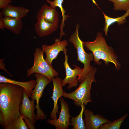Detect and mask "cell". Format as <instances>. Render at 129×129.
Here are the masks:
<instances>
[{"label":"cell","mask_w":129,"mask_h":129,"mask_svg":"<svg viewBox=\"0 0 129 129\" xmlns=\"http://www.w3.org/2000/svg\"><path fill=\"white\" fill-rule=\"evenodd\" d=\"M23 88L12 83H0V110L4 119L5 129L20 114V107L23 98Z\"/></svg>","instance_id":"6da1fadb"},{"label":"cell","mask_w":129,"mask_h":129,"mask_svg":"<svg viewBox=\"0 0 129 129\" xmlns=\"http://www.w3.org/2000/svg\"><path fill=\"white\" fill-rule=\"evenodd\" d=\"M84 45L87 50L93 53V60L96 64H101V62L99 61L101 59L105 64L108 65L111 62L114 64L117 70L120 69L121 64L118 60L115 53L113 48L107 45L102 33L98 32L94 41L84 42Z\"/></svg>","instance_id":"7a4b0ae2"},{"label":"cell","mask_w":129,"mask_h":129,"mask_svg":"<svg viewBox=\"0 0 129 129\" xmlns=\"http://www.w3.org/2000/svg\"><path fill=\"white\" fill-rule=\"evenodd\" d=\"M97 70L96 68L93 67L77 89L69 93L64 92L62 96L73 100L74 104L77 106L86 105L88 102H91L90 92L91 84L93 82H96L94 75Z\"/></svg>","instance_id":"3957f363"},{"label":"cell","mask_w":129,"mask_h":129,"mask_svg":"<svg viewBox=\"0 0 129 129\" xmlns=\"http://www.w3.org/2000/svg\"><path fill=\"white\" fill-rule=\"evenodd\" d=\"M79 23L76 25L75 30L71 35L69 41L73 44L76 49L77 60L84 65L83 71L77 78L79 82H81L84 80L86 75L93 68L90 65V63L94 60V56L92 52L88 53L84 49V42L80 39L79 35Z\"/></svg>","instance_id":"277c9868"},{"label":"cell","mask_w":129,"mask_h":129,"mask_svg":"<svg viewBox=\"0 0 129 129\" xmlns=\"http://www.w3.org/2000/svg\"><path fill=\"white\" fill-rule=\"evenodd\" d=\"M44 53L42 49L36 48L33 54L34 64L30 69L27 70V77L33 73H38L45 76L51 82L53 78L58 76V74L44 59Z\"/></svg>","instance_id":"5b68a950"},{"label":"cell","mask_w":129,"mask_h":129,"mask_svg":"<svg viewBox=\"0 0 129 129\" xmlns=\"http://www.w3.org/2000/svg\"><path fill=\"white\" fill-rule=\"evenodd\" d=\"M36 83L34 89L32 91L30 98L35 100L36 104L35 106L37 110V120L45 119L46 115L41 109L39 106L40 98L42 96L44 90L46 86L51 81L44 75L38 73H35Z\"/></svg>","instance_id":"8992f818"},{"label":"cell","mask_w":129,"mask_h":129,"mask_svg":"<svg viewBox=\"0 0 129 129\" xmlns=\"http://www.w3.org/2000/svg\"><path fill=\"white\" fill-rule=\"evenodd\" d=\"M35 100H30L26 92L24 89L22 102L19 110L20 114L24 117L25 122L29 129H35L34 125L37 120L36 115L34 113Z\"/></svg>","instance_id":"52a82bcc"},{"label":"cell","mask_w":129,"mask_h":129,"mask_svg":"<svg viewBox=\"0 0 129 129\" xmlns=\"http://www.w3.org/2000/svg\"><path fill=\"white\" fill-rule=\"evenodd\" d=\"M65 55V61L63 63L65 72L66 75L65 78L62 81V86H65L68 84L67 88L71 89L73 87H76L79 84V81L77 77L80 75L82 73L83 69L79 66L73 65L75 68L72 69L70 66L68 62V57L67 54V49L63 51Z\"/></svg>","instance_id":"ba28073f"},{"label":"cell","mask_w":129,"mask_h":129,"mask_svg":"<svg viewBox=\"0 0 129 129\" xmlns=\"http://www.w3.org/2000/svg\"><path fill=\"white\" fill-rule=\"evenodd\" d=\"M61 110L58 119H49L46 122L54 126L56 129H67L70 125L69 108L67 102L62 97L60 99Z\"/></svg>","instance_id":"9c48e42d"},{"label":"cell","mask_w":129,"mask_h":129,"mask_svg":"<svg viewBox=\"0 0 129 129\" xmlns=\"http://www.w3.org/2000/svg\"><path fill=\"white\" fill-rule=\"evenodd\" d=\"M68 45L67 41L64 40L61 41L59 38H56L54 43L50 45L43 44L42 47V49L46 54L45 60L51 66H52L53 60L57 59L59 53L63 51Z\"/></svg>","instance_id":"30bf717a"},{"label":"cell","mask_w":129,"mask_h":129,"mask_svg":"<svg viewBox=\"0 0 129 129\" xmlns=\"http://www.w3.org/2000/svg\"><path fill=\"white\" fill-rule=\"evenodd\" d=\"M84 113L86 129H98L103 124L111 121L102 115H95L92 111L87 109H85Z\"/></svg>","instance_id":"8fae6325"},{"label":"cell","mask_w":129,"mask_h":129,"mask_svg":"<svg viewBox=\"0 0 129 129\" xmlns=\"http://www.w3.org/2000/svg\"><path fill=\"white\" fill-rule=\"evenodd\" d=\"M53 88L52 96L51 97L54 101V107L50 114V119H57L59 107L58 102L59 99L62 96L64 91L61 82L62 80L58 76L54 77L52 80Z\"/></svg>","instance_id":"7c38bea8"},{"label":"cell","mask_w":129,"mask_h":129,"mask_svg":"<svg viewBox=\"0 0 129 129\" xmlns=\"http://www.w3.org/2000/svg\"><path fill=\"white\" fill-rule=\"evenodd\" d=\"M59 14L56 8L49 6L45 4L38 11L37 20L41 18L48 22L58 24L59 22Z\"/></svg>","instance_id":"4fadbf2b"},{"label":"cell","mask_w":129,"mask_h":129,"mask_svg":"<svg viewBox=\"0 0 129 129\" xmlns=\"http://www.w3.org/2000/svg\"><path fill=\"white\" fill-rule=\"evenodd\" d=\"M22 27L21 19L7 16L0 17V28L2 30L6 28L18 35L20 33Z\"/></svg>","instance_id":"5bb4252c"},{"label":"cell","mask_w":129,"mask_h":129,"mask_svg":"<svg viewBox=\"0 0 129 129\" xmlns=\"http://www.w3.org/2000/svg\"><path fill=\"white\" fill-rule=\"evenodd\" d=\"M34 25L37 35L41 38L47 36L53 33L57 29L58 24L48 22L41 18L38 20Z\"/></svg>","instance_id":"9a60e30c"},{"label":"cell","mask_w":129,"mask_h":129,"mask_svg":"<svg viewBox=\"0 0 129 129\" xmlns=\"http://www.w3.org/2000/svg\"><path fill=\"white\" fill-rule=\"evenodd\" d=\"M29 11L27 9L24 7L14 6L10 5L2 9L0 12V16H7L21 19L27 16Z\"/></svg>","instance_id":"2e32d148"},{"label":"cell","mask_w":129,"mask_h":129,"mask_svg":"<svg viewBox=\"0 0 129 129\" xmlns=\"http://www.w3.org/2000/svg\"><path fill=\"white\" fill-rule=\"evenodd\" d=\"M7 83L18 85L22 87L25 90L28 96L30 97L33 89L36 83V81L32 80L26 82H20L8 78L0 75V83Z\"/></svg>","instance_id":"e0dca14e"},{"label":"cell","mask_w":129,"mask_h":129,"mask_svg":"<svg viewBox=\"0 0 129 129\" xmlns=\"http://www.w3.org/2000/svg\"><path fill=\"white\" fill-rule=\"evenodd\" d=\"M105 21L104 27L103 29L105 35L107 36L108 29L109 27L113 23L117 22L118 25L124 24L126 22V18L129 16V9L123 16L116 18L109 17L103 12Z\"/></svg>","instance_id":"ac0fdd59"},{"label":"cell","mask_w":129,"mask_h":129,"mask_svg":"<svg viewBox=\"0 0 129 129\" xmlns=\"http://www.w3.org/2000/svg\"><path fill=\"white\" fill-rule=\"evenodd\" d=\"M63 1L64 0H54L52 1L49 0H46V1L49 4L50 6L55 8L57 7H58L61 10L62 19L60 27V32L59 39H60L63 36L65 35L63 30L64 27L65 26L64 22L70 17L68 15H65V10L63 6Z\"/></svg>","instance_id":"d6986e66"},{"label":"cell","mask_w":129,"mask_h":129,"mask_svg":"<svg viewBox=\"0 0 129 129\" xmlns=\"http://www.w3.org/2000/svg\"><path fill=\"white\" fill-rule=\"evenodd\" d=\"M81 109L79 114L75 117H71L70 125L73 126L72 129H86L83 115L85 109V106H81Z\"/></svg>","instance_id":"ffe728a7"},{"label":"cell","mask_w":129,"mask_h":129,"mask_svg":"<svg viewBox=\"0 0 129 129\" xmlns=\"http://www.w3.org/2000/svg\"><path fill=\"white\" fill-rule=\"evenodd\" d=\"M24 117L21 114L17 119L12 121L7 126L6 129H28V127L24 122Z\"/></svg>","instance_id":"44dd1931"},{"label":"cell","mask_w":129,"mask_h":129,"mask_svg":"<svg viewBox=\"0 0 129 129\" xmlns=\"http://www.w3.org/2000/svg\"><path fill=\"white\" fill-rule=\"evenodd\" d=\"M128 114H126L119 119L114 121L106 123L103 124L99 129H119L122 123Z\"/></svg>","instance_id":"7402d4cb"},{"label":"cell","mask_w":129,"mask_h":129,"mask_svg":"<svg viewBox=\"0 0 129 129\" xmlns=\"http://www.w3.org/2000/svg\"><path fill=\"white\" fill-rule=\"evenodd\" d=\"M113 3L114 11L124 10L127 11L129 9V0H108Z\"/></svg>","instance_id":"603a6c76"},{"label":"cell","mask_w":129,"mask_h":129,"mask_svg":"<svg viewBox=\"0 0 129 129\" xmlns=\"http://www.w3.org/2000/svg\"><path fill=\"white\" fill-rule=\"evenodd\" d=\"M12 0H0V9H4L10 5Z\"/></svg>","instance_id":"cb8c5ba5"},{"label":"cell","mask_w":129,"mask_h":129,"mask_svg":"<svg viewBox=\"0 0 129 129\" xmlns=\"http://www.w3.org/2000/svg\"><path fill=\"white\" fill-rule=\"evenodd\" d=\"M4 59H0V69L2 70H5L8 74L9 75L11 76L12 75L10 74L7 71L5 67V64L3 63V61Z\"/></svg>","instance_id":"d4e9b609"},{"label":"cell","mask_w":129,"mask_h":129,"mask_svg":"<svg viewBox=\"0 0 129 129\" xmlns=\"http://www.w3.org/2000/svg\"><path fill=\"white\" fill-rule=\"evenodd\" d=\"M0 124L3 129H5L4 118L1 112H0Z\"/></svg>","instance_id":"484cf974"}]
</instances>
